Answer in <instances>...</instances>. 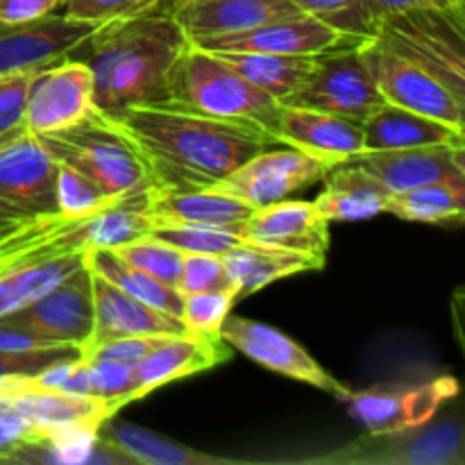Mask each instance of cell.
Masks as SVG:
<instances>
[{
	"instance_id": "603a6c76",
	"label": "cell",
	"mask_w": 465,
	"mask_h": 465,
	"mask_svg": "<svg viewBox=\"0 0 465 465\" xmlns=\"http://www.w3.org/2000/svg\"><path fill=\"white\" fill-rule=\"evenodd\" d=\"M254 212L252 204L216 189H150L145 216L150 225H216L236 227Z\"/></svg>"
},
{
	"instance_id": "f6af8a7d",
	"label": "cell",
	"mask_w": 465,
	"mask_h": 465,
	"mask_svg": "<svg viewBox=\"0 0 465 465\" xmlns=\"http://www.w3.org/2000/svg\"><path fill=\"white\" fill-rule=\"evenodd\" d=\"M62 0H0V23H25L57 12Z\"/></svg>"
},
{
	"instance_id": "e0dca14e",
	"label": "cell",
	"mask_w": 465,
	"mask_h": 465,
	"mask_svg": "<svg viewBox=\"0 0 465 465\" xmlns=\"http://www.w3.org/2000/svg\"><path fill=\"white\" fill-rule=\"evenodd\" d=\"M94 27L62 12L25 23H0V75L62 62Z\"/></svg>"
},
{
	"instance_id": "2e32d148",
	"label": "cell",
	"mask_w": 465,
	"mask_h": 465,
	"mask_svg": "<svg viewBox=\"0 0 465 465\" xmlns=\"http://www.w3.org/2000/svg\"><path fill=\"white\" fill-rule=\"evenodd\" d=\"M275 139L330 168L357 162L366 154L363 123L293 104H282Z\"/></svg>"
},
{
	"instance_id": "8992f818",
	"label": "cell",
	"mask_w": 465,
	"mask_h": 465,
	"mask_svg": "<svg viewBox=\"0 0 465 465\" xmlns=\"http://www.w3.org/2000/svg\"><path fill=\"white\" fill-rule=\"evenodd\" d=\"M375 41L425 68L465 103L463 12L425 7L389 14L381 16Z\"/></svg>"
},
{
	"instance_id": "277c9868",
	"label": "cell",
	"mask_w": 465,
	"mask_h": 465,
	"mask_svg": "<svg viewBox=\"0 0 465 465\" xmlns=\"http://www.w3.org/2000/svg\"><path fill=\"white\" fill-rule=\"evenodd\" d=\"M166 91L171 104L213 118L245 123L275 139L280 100L239 75L218 54L198 48L191 41L168 71Z\"/></svg>"
},
{
	"instance_id": "60d3db41",
	"label": "cell",
	"mask_w": 465,
	"mask_h": 465,
	"mask_svg": "<svg viewBox=\"0 0 465 465\" xmlns=\"http://www.w3.org/2000/svg\"><path fill=\"white\" fill-rule=\"evenodd\" d=\"M39 71L41 68L0 75V136H7L25 127L27 91Z\"/></svg>"
},
{
	"instance_id": "4dcf8cb0",
	"label": "cell",
	"mask_w": 465,
	"mask_h": 465,
	"mask_svg": "<svg viewBox=\"0 0 465 465\" xmlns=\"http://www.w3.org/2000/svg\"><path fill=\"white\" fill-rule=\"evenodd\" d=\"M86 263L94 272L112 282L121 291H125L132 298L141 300V302L150 304V307L166 312L171 316L182 318V304H184V295L173 286L162 284L159 280L150 277L148 272L139 271V268L130 266L125 259L118 257L114 248H95L86 252Z\"/></svg>"
},
{
	"instance_id": "7bdbcfd3",
	"label": "cell",
	"mask_w": 465,
	"mask_h": 465,
	"mask_svg": "<svg viewBox=\"0 0 465 465\" xmlns=\"http://www.w3.org/2000/svg\"><path fill=\"white\" fill-rule=\"evenodd\" d=\"M168 334L162 336H121V339H107L100 343H91L82 348L84 359H100V361H121L136 366L143 357H148L154 348L163 343Z\"/></svg>"
},
{
	"instance_id": "74e56055",
	"label": "cell",
	"mask_w": 465,
	"mask_h": 465,
	"mask_svg": "<svg viewBox=\"0 0 465 465\" xmlns=\"http://www.w3.org/2000/svg\"><path fill=\"white\" fill-rule=\"evenodd\" d=\"M84 361L89 363V386L94 398L123 400L125 404L143 398L134 366L121 361H100V359H84Z\"/></svg>"
},
{
	"instance_id": "ba28073f",
	"label": "cell",
	"mask_w": 465,
	"mask_h": 465,
	"mask_svg": "<svg viewBox=\"0 0 465 465\" xmlns=\"http://www.w3.org/2000/svg\"><path fill=\"white\" fill-rule=\"evenodd\" d=\"M282 104L316 109L363 123L384 104V98L363 62L359 45L321 54L307 82L282 100Z\"/></svg>"
},
{
	"instance_id": "f35d334b",
	"label": "cell",
	"mask_w": 465,
	"mask_h": 465,
	"mask_svg": "<svg viewBox=\"0 0 465 465\" xmlns=\"http://www.w3.org/2000/svg\"><path fill=\"white\" fill-rule=\"evenodd\" d=\"M150 193V191H148ZM139 198V195H136ZM121 198H109L95 182L82 173L73 171L71 166L57 163V207L59 212L66 213H80L91 212V209L104 207V204L114 203Z\"/></svg>"
},
{
	"instance_id": "8d00e7d4",
	"label": "cell",
	"mask_w": 465,
	"mask_h": 465,
	"mask_svg": "<svg viewBox=\"0 0 465 465\" xmlns=\"http://www.w3.org/2000/svg\"><path fill=\"white\" fill-rule=\"evenodd\" d=\"M236 300L234 291H204V293L184 295L182 322L191 334L221 336V327L230 316Z\"/></svg>"
},
{
	"instance_id": "836d02e7",
	"label": "cell",
	"mask_w": 465,
	"mask_h": 465,
	"mask_svg": "<svg viewBox=\"0 0 465 465\" xmlns=\"http://www.w3.org/2000/svg\"><path fill=\"white\" fill-rule=\"evenodd\" d=\"M114 252L121 259H125L130 266L148 272L150 277L159 280L162 284L177 289L182 262H184V252L182 250L173 248V245L163 243V241L154 239V236L143 234L139 239H132L127 243L116 245Z\"/></svg>"
},
{
	"instance_id": "4316f807",
	"label": "cell",
	"mask_w": 465,
	"mask_h": 465,
	"mask_svg": "<svg viewBox=\"0 0 465 465\" xmlns=\"http://www.w3.org/2000/svg\"><path fill=\"white\" fill-rule=\"evenodd\" d=\"M322 180H325V189L313 200V207L325 221H366V218L384 213L389 191L357 162L330 168Z\"/></svg>"
},
{
	"instance_id": "7dc6e473",
	"label": "cell",
	"mask_w": 465,
	"mask_h": 465,
	"mask_svg": "<svg viewBox=\"0 0 465 465\" xmlns=\"http://www.w3.org/2000/svg\"><path fill=\"white\" fill-rule=\"evenodd\" d=\"M375 3L377 14L389 16V14L409 12V9H425V7H443L454 9V12H463V0H372Z\"/></svg>"
},
{
	"instance_id": "d4e9b609",
	"label": "cell",
	"mask_w": 465,
	"mask_h": 465,
	"mask_svg": "<svg viewBox=\"0 0 465 465\" xmlns=\"http://www.w3.org/2000/svg\"><path fill=\"white\" fill-rule=\"evenodd\" d=\"M223 263H225L232 284H234L236 300L248 298V295L257 293V291L266 289L268 284L284 280V277L325 268V259L321 257L275 248V245L252 243V241H243L230 252L223 254Z\"/></svg>"
},
{
	"instance_id": "30bf717a",
	"label": "cell",
	"mask_w": 465,
	"mask_h": 465,
	"mask_svg": "<svg viewBox=\"0 0 465 465\" xmlns=\"http://www.w3.org/2000/svg\"><path fill=\"white\" fill-rule=\"evenodd\" d=\"M363 62L375 80L384 103L398 104L409 112L422 114L445 123L454 130L463 127V100H459L443 82L416 64L407 62L375 39L361 45Z\"/></svg>"
},
{
	"instance_id": "8fae6325",
	"label": "cell",
	"mask_w": 465,
	"mask_h": 465,
	"mask_svg": "<svg viewBox=\"0 0 465 465\" xmlns=\"http://www.w3.org/2000/svg\"><path fill=\"white\" fill-rule=\"evenodd\" d=\"M89 263L64 277L27 307L0 318L9 325L35 331L50 345L84 348L94 334V282Z\"/></svg>"
},
{
	"instance_id": "d6986e66",
	"label": "cell",
	"mask_w": 465,
	"mask_h": 465,
	"mask_svg": "<svg viewBox=\"0 0 465 465\" xmlns=\"http://www.w3.org/2000/svg\"><path fill=\"white\" fill-rule=\"evenodd\" d=\"M357 163L389 193H402L434 182H465V148L452 145L366 153Z\"/></svg>"
},
{
	"instance_id": "9a60e30c",
	"label": "cell",
	"mask_w": 465,
	"mask_h": 465,
	"mask_svg": "<svg viewBox=\"0 0 465 465\" xmlns=\"http://www.w3.org/2000/svg\"><path fill=\"white\" fill-rule=\"evenodd\" d=\"M94 114V77L77 59H62L41 68L27 91L25 127L48 134L82 123Z\"/></svg>"
},
{
	"instance_id": "6da1fadb",
	"label": "cell",
	"mask_w": 465,
	"mask_h": 465,
	"mask_svg": "<svg viewBox=\"0 0 465 465\" xmlns=\"http://www.w3.org/2000/svg\"><path fill=\"white\" fill-rule=\"evenodd\" d=\"M104 121L139 154L153 189H212L254 154L275 145L259 127L171 103L136 104Z\"/></svg>"
},
{
	"instance_id": "ac0fdd59",
	"label": "cell",
	"mask_w": 465,
	"mask_h": 465,
	"mask_svg": "<svg viewBox=\"0 0 465 465\" xmlns=\"http://www.w3.org/2000/svg\"><path fill=\"white\" fill-rule=\"evenodd\" d=\"M330 225L331 223L318 213L313 203L280 200L254 209L241 225H236V232L243 236V241L325 259L331 241Z\"/></svg>"
},
{
	"instance_id": "44dd1931",
	"label": "cell",
	"mask_w": 465,
	"mask_h": 465,
	"mask_svg": "<svg viewBox=\"0 0 465 465\" xmlns=\"http://www.w3.org/2000/svg\"><path fill=\"white\" fill-rule=\"evenodd\" d=\"M295 14L300 9L291 0H177L171 16L189 39H203L254 30Z\"/></svg>"
},
{
	"instance_id": "9c48e42d",
	"label": "cell",
	"mask_w": 465,
	"mask_h": 465,
	"mask_svg": "<svg viewBox=\"0 0 465 465\" xmlns=\"http://www.w3.org/2000/svg\"><path fill=\"white\" fill-rule=\"evenodd\" d=\"M457 380L439 377L425 384H386L368 391H348L341 402L348 404L350 416L368 434L384 436L430 425L440 407L457 398Z\"/></svg>"
},
{
	"instance_id": "d590c367",
	"label": "cell",
	"mask_w": 465,
	"mask_h": 465,
	"mask_svg": "<svg viewBox=\"0 0 465 465\" xmlns=\"http://www.w3.org/2000/svg\"><path fill=\"white\" fill-rule=\"evenodd\" d=\"M154 239L182 250L184 254H225L243 243L236 227L216 225H163L148 232Z\"/></svg>"
},
{
	"instance_id": "4fadbf2b",
	"label": "cell",
	"mask_w": 465,
	"mask_h": 465,
	"mask_svg": "<svg viewBox=\"0 0 465 465\" xmlns=\"http://www.w3.org/2000/svg\"><path fill=\"white\" fill-rule=\"evenodd\" d=\"M221 339L230 348L239 350L241 354L277 375L304 381V384L325 391L339 400L350 391L348 386L334 380L302 345H298L291 336L275 327L230 313L221 327Z\"/></svg>"
},
{
	"instance_id": "ffe728a7",
	"label": "cell",
	"mask_w": 465,
	"mask_h": 465,
	"mask_svg": "<svg viewBox=\"0 0 465 465\" xmlns=\"http://www.w3.org/2000/svg\"><path fill=\"white\" fill-rule=\"evenodd\" d=\"M94 282V334L89 343L121 336H177L189 334L182 318L150 307L91 271ZM84 345V348H86Z\"/></svg>"
},
{
	"instance_id": "5bb4252c",
	"label": "cell",
	"mask_w": 465,
	"mask_h": 465,
	"mask_svg": "<svg viewBox=\"0 0 465 465\" xmlns=\"http://www.w3.org/2000/svg\"><path fill=\"white\" fill-rule=\"evenodd\" d=\"M327 173H330V166L284 145V150L266 148L263 153L254 154L212 189L259 209L286 200L295 191L322 180Z\"/></svg>"
},
{
	"instance_id": "7a4b0ae2",
	"label": "cell",
	"mask_w": 465,
	"mask_h": 465,
	"mask_svg": "<svg viewBox=\"0 0 465 465\" xmlns=\"http://www.w3.org/2000/svg\"><path fill=\"white\" fill-rule=\"evenodd\" d=\"M186 44L189 36L171 14H150L95 25L68 59L89 68L94 112L109 118L136 104L168 103V71Z\"/></svg>"
},
{
	"instance_id": "1f68e13d",
	"label": "cell",
	"mask_w": 465,
	"mask_h": 465,
	"mask_svg": "<svg viewBox=\"0 0 465 465\" xmlns=\"http://www.w3.org/2000/svg\"><path fill=\"white\" fill-rule=\"evenodd\" d=\"M384 213L430 225L461 223L465 213V182H434L402 193H389Z\"/></svg>"
},
{
	"instance_id": "bcb514c9",
	"label": "cell",
	"mask_w": 465,
	"mask_h": 465,
	"mask_svg": "<svg viewBox=\"0 0 465 465\" xmlns=\"http://www.w3.org/2000/svg\"><path fill=\"white\" fill-rule=\"evenodd\" d=\"M36 348H50V343L36 336L35 331L0 321V352H21V350Z\"/></svg>"
},
{
	"instance_id": "b9f144b4",
	"label": "cell",
	"mask_w": 465,
	"mask_h": 465,
	"mask_svg": "<svg viewBox=\"0 0 465 465\" xmlns=\"http://www.w3.org/2000/svg\"><path fill=\"white\" fill-rule=\"evenodd\" d=\"M82 357L80 348L75 345H50V348L21 350V352H0V380L5 377L36 375L44 368L57 361Z\"/></svg>"
},
{
	"instance_id": "484cf974",
	"label": "cell",
	"mask_w": 465,
	"mask_h": 465,
	"mask_svg": "<svg viewBox=\"0 0 465 465\" xmlns=\"http://www.w3.org/2000/svg\"><path fill=\"white\" fill-rule=\"evenodd\" d=\"M407 430L400 434H384L391 445H381L380 452H359L341 459L350 463H411L445 465L463 463V431L459 422L443 420L425 431Z\"/></svg>"
},
{
	"instance_id": "ee69618b",
	"label": "cell",
	"mask_w": 465,
	"mask_h": 465,
	"mask_svg": "<svg viewBox=\"0 0 465 465\" xmlns=\"http://www.w3.org/2000/svg\"><path fill=\"white\" fill-rule=\"evenodd\" d=\"M36 448V436L18 409L0 395V461H16L25 450Z\"/></svg>"
},
{
	"instance_id": "7c38bea8",
	"label": "cell",
	"mask_w": 465,
	"mask_h": 465,
	"mask_svg": "<svg viewBox=\"0 0 465 465\" xmlns=\"http://www.w3.org/2000/svg\"><path fill=\"white\" fill-rule=\"evenodd\" d=\"M191 44L203 50L221 53V50H234V53H275V54H295V57H321V54L336 53V50L359 48L366 41L361 36L345 35L334 30L327 23L300 12L295 16L277 18V21L259 25L254 30L236 32V35L203 36V39H189Z\"/></svg>"
},
{
	"instance_id": "7402d4cb",
	"label": "cell",
	"mask_w": 465,
	"mask_h": 465,
	"mask_svg": "<svg viewBox=\"0 0 465 465\" xmlns=\"http://www.w3.org/2000/svg\"><path fill=\"white\" fill-rule=\"evenodd\" d=\"M232 348L221 336L207 334H177L168 336L159 348L134 366L143 398L162 386L186 380L198 372L212 371L230 361Z\"/></svg>"
},
{
	"instance_id": "f1b7e54d",
	"label": "cell",
	"mask_w": 465,
	"mask_h": 465,
	"mask_svg": "<svg viewBox=\"0 0 465 465\" xmlns=\"http://www.w3.org/2000/svg\"><path fill=\"white\" fill-rule=\"evenodd\" d=\"M212 53V50H209ZM234 68L239 75L252 82L275 100L289 98L293 91L307 82L312 71L316 68L318 57H295V54H275V53H234V50H221L213 53Z\"/></svg>"
},
{
	"instance_id": "52a82bcc",
	"label": "cell",
	"mask_w": 465,
	"mask_h": 465,
	"mask_svg": "<svg viewBox=\"0 0 465 465\" xmlns=\"http://www.w3.org/2000/svg\"><path fill=\"white\" fill-rule=\"evenodd\" d=\"M54 212L57 162L27 127L0 136V236Z\"/></svg>"
},
{
	"instance_id": "f546056e",
	"label": "cell",
	"mask_w": 465,
	"mask_h": 465,
	"mask_svg": "<svg viewBox=\"0 0 465 465\" xmlns=\"http://www.w3.org/2000/svg\"><path fill=\"white\" fill-rule=\"evenodd\" d=\"M86 262V254L16 263L0 271V318L18 312L53 289Z\"/></svg>"
},
{
	"instance_id": "83f0119b",
	"label": "cell",
	"mask_w": 465,
	"mask_h": 465,
	"mask_svg": "<svg viewBox=\"0 0 465 465\" xmlns=\"http://www.w3.org/2000/svg\"><path fill=\"white\" fill-rule=\"evenodd\" d=\"M98 439L112 445L118 452L127 454L136 465H212L227 463L225 459L212 457V454L195 452L186 445L159 436L145 427L132 425V422L118 420L112 416L98 427Z\"/></svg>"
},
{
	"instance_id": "ab89813d",
	"label": "cell",
	"mask_w": 465,
	"mask_h": 465,
	"mask_svg": "<svg viewBox=\"0 0 465 465\" xmlns=\"http://www.w3.org/2000/svg\"><path fill=\"white\" fill-rule=\"evenodd\" d=\"M177 291L182 295L204 291H234L221 254H184ZM236 293V291H234Z\"/></svg>"
},
{
	"instance_id": "cb8c5ba5",
	"label": "cell",
	"mask_w": 465,
	"mask_h": 465,
	"mask_svg": "<svg viewBox=\"0 0 465 465\" xmlns=\"http://www.w3.org/2000/svg\"><path fill=\"white\" fill-rule=\"evenodd\" d=\"M422 145L465 148V132L391 103H384L363 121L366 153L422 148Z\"/></svg>"
},
{
	"instance_id": "3957f363",
	"label": "cell",
	"mask_w": 465,
	"mask_h": 465,
	"mask_svg": "<svg viewBox=\"0 0 465 465\" xmlns=\"http://www.w3.org/2000/svg\"><path fill=\"white\" fill-rule=\"evenodd\" d=\"M145 200L121 198L91 212H54L0 236V271L16 263L86 254L95 248H116L153 230Z\"/></svg>"
},
{
	"instance_id": "e575fe53",
	"label": "cell",
	"mask_w": 465,
	"mask_h": 465,
	"mask_svg": "<svg viewBox=\"0 0 465 465\" xmlns=\"http://www.w3.org/2000/svg\"><path fill=\"white\" fill-rule=\"evenodd\" d=\"M175 3L177 0H62L57 12L75 21L103 25L150 14H171Z\"/></svg>"
},
{
	"instance_id": "d6a6232c",
	"label": "cell",
	"mask_w": 465,
	"mask_h": 465,
	"mask_svg": "<svg viewBox=\"0 0 465 465\" xmlns=\"http://www.w3.org/2000/svg\"><path fill=\"white\" fill-rule=\"evenodd\" d=\"M300 12L327 23L345 35L375 39L380 14L372 0H291Z\"/></svg>"
},
{
	"instance_id": "5b68a950",
	"label": "cell",
	"mask_w": 465,
	"mask_h": 465,
	"mask_svg": "<svg viewBox=\"0 0 465 465\" xmlns=\"http://www.w3.org/2000/svg\"><path fill=\"white\" fill-rule=\"evenodd\" d=\"M35 136L54 162L86 175L109 198H136L153 189L134 148L95 112L75 125Z\"/></svg>"
}]
</instances>
